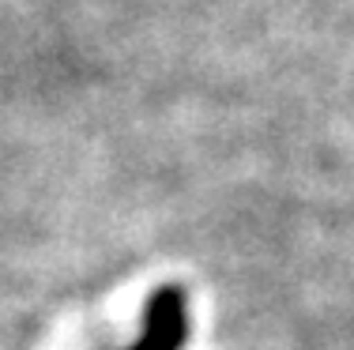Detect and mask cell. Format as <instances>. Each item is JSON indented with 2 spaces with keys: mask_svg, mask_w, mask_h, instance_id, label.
Masks as SVG:
<instances>
[{
  "mask_svg": "<svg viewBox=\"0 0 354 350\" xmlns=\"http://www.w3.org/2000/svg\"><path fill=\"white\" fill-rule=\"evenodd\" d=\"M185 343H189V294L177 282H162L143 305L140 339L124 350H181Z\"/></svg>",
  "mask_w": 354,
  "mask_h": 350,
  "instance_id": "6da1fadb",
  "label": "cell"
}]
</instances>
